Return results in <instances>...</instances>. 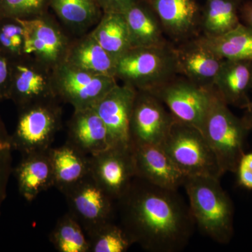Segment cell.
Listing matches in <instances>:
<instances>
[{
    "mask_svg": "<svg viewBox=\"0 0 252 252\" xmlns=\"http://www.w3.org/2000/svg\"><path fill=\"white\" fill-rule=\"evenodd\" d=\"M117 205L119 225L132 245L146 251L180 252L193 235L195 220L178 190L135 177Z\"/></svg>",
    "mask_w": 252,
    "mask_h": 252,
    "instance_id": "obj_1",
    "label": "cell"
},
{
    "mask_svg": "<svg viewBox=\"0 0 252 252\" xmlns=\"http://www.w3.org/2000/svg\"><path fill=\"white\" fill-rule=\"evenodd\" d=\"M183 187L192 216L200 231L220 245L229 243L234 233V207L220 179L189 177Z\"/></svg>",
    "mask_w": 252,
    "mask_h": 252,
    "instance_id": "obj_2",
    "label": "cell"
},
{
    "mask_svg": "<svg viewBox=\"0 0 252 252\" xmlns=\"http://www.w3.org/2000/svg\"><path fill=\"white\" fill-rule=\"evenodd\" d=\"M200 130L213 151L222 174L236 172L250 130L215 90Z\"/></svg>",
    "mask_w": 252,
    "mask_h": 252,
    "instance_id": "obj_3",
    "label": "cell"
},
{
    "mask_svg": "<svg viewBox=\"0 0 252 252\" xmlns=\"http://www.w3.org/2000/svg\"><path fill=\"white\" fill-rule=\"evenodd\" d=\"M177 74L172 47H132L116 62L115 77L137 91H153Z\"/></svg>",
    "mask_w": 252,
    "mask_h": 252,
    "instance_id": "obj_4",
    "label": "cell"
},
{
    "mask_svg": "<svg viewBox=\"0 0 252 252\" xmlns=\"http://www.w3.org/2000/svg\"><path fill=\"white\" fill-rule=\"evenodd\" d=\"M161 145L187 177L220 179L223 175L210 144L196 127L175 119Z\"/></svg>",
    "mask_w": 252,
    "mask_h": 252,
    "instance_id": "obj_5",
    "label": "cell"
},
{
    "mask_svg": "<svg viewBox=\"0 0 252 252\" xmlns=\"http://www.w3.org/2000/svg\"><path fill=\"white\" fill-rule=\"evenodd\" d=\"M56 99L19 109L17 124L11 135L14 150L24 155L46 152L61 126V109Z\"/></svg>",
    "mask_w": 252,
    "mask_h": 252,
    "instance_id": "obj_6",
    "label": "cell"
},
{
    "mask_svg": "<svg viewBox=\"0 0 252 252\" xmlns=\"http://www.w3.org/2000/svg\"><path fill=\"white\" fill-rule=\"evenodd\" d=\"M56 98L73 106L74 110L92 108L113 88L117 78L85 72L60 63L52 70Z\"/></svg>",
    "mask_w": 252,
    "mask_h": 252,
    "instance_id": "obj_7",
    "label": "cell"
},
{
    "mask_svg": "<svg viewBox=\"0 0 252 252\" xmlns=\"http://www.w3.org/2000/svg\"><path fill=\"white\" fill-rule=\"evenodd\" d=\"M69 212L80 223L88 238L114 221L115 201L90 175L64 192Z\"/></svg>",
    "mask_w": 252,
    "mask_h": 252,
    "instance_id": "obj_8",
    "label": "cell"
},
{
    "mask_svg": "<svg viewBox=\"0 0 252 252\" xmlns=\"http://www.w3.org/2000/svg\"><path fill=\"white\" fill-rule=\"evenodd\" d=\"M50 68L31 56L23 55L11 60L9 99L18 109L32 104L57 99Z\"/></svg>",
    "mask_w": 252,
    "mask_h": 252,
    "instance_id": "obj_9",
    "label": "cell"
},
{
    "mask_svg": "<svg viewBox=\"0 0 252 252\" xmlns=\"http://www.w3.org/2000/svg\"><path fill=\"white\" fill-rule=\"evenodd\" d=\"M175 120L157 96L149 91H137L129 128L130 147L161 144Z\"/></svg>",
    "mask_w": 252,
    "mask_h": 252,
    "instance_id": "obj_10",
    "label": "cell"
},
{
    "mask_svg": "<svg viewBox=\"0 0 252 252\" xmlns=\"http://www.w3.org/2000/svg\"><path fill=\"white\" fill-rule=\"evenodd\" d=\"M151 93L163 102L176 119L200 130L215 89H205L188 79L175 78Z\"/></svg>",
    "mask_w": 252,
    "mask_h": 252,
    "instance_id": "obj_11",
    "label": "cell"
},
{
    "mask_svg": "<svg viewBox=\"0 0 252 252\" xmlns=\"http://www.w3.org/2000/svg\"><path fill=\"white\" fill-rule=\"evenodd\" d=\"M89 159L91 176L117 203L136 177L132 148L113 146Z\"/></svg>",
    "mask_w": 252,
    "mask_h": 252,
    "instance_id": "obj_12",
    "label": "cell"
},
{
    "mask_svg": "<svg viewBox=\"0 0 252 252\" xmlns=\"http://www.w3.org/2000/svg\"><path fill=\"white\" fill-rule=\"evenodd\" d=\"M24 28L23 54L54 69L65 58L69 43L54 23L44 15L18 19Z\"/></svg>",
    "mask_w": 252,
    "mask_h": 252,
    "instance_id": "obj_13",
    "label": "cell"
},
{
    "mask_svg": "<svg viewBox=\"0 0 252 252\" xmlns=\"http://www.w3.org/2000/svg\"><path fill=\"white\" fill-rule=\"evenodd\" d=\"M137 90L117 84L94 105L108 130L113 146L130 147L129 128Z\"/></svg>",
    "mask_w": 252,
    "mask_h": 252,
    "instance_id": "obj_14",
    "label": "cell"
},
{
    "mask_svg": "<svg viewBox=\"0 0 252 252\" xmlns=\"http://www.w3.org/2000/svg\"><path fill=\"white\" fill-rule=\"evenodd\" d=\"M177 74L200 87L214 89L215 79L224 60L207 47L199 38L172 47Z\"/></svg>",
    "mask_w": 252,
    "mask_h": 252,
    "instance_id": "obj_15",
    "label": "cell"
},
{
    "mask_svg": "<svg viewBox=\"0 0 252 252\" xmlns=\"http://www.w3.org/2000/svg\"><path fill=\"white\" fill-rule=\"evenodd\" d=\"M136 177L162 188L178 190L187 177L169 157L161 144L131 147Z\"/></svg>",
    "mask_w": 252,
    "mask_h": 252,
    "instance_id": "obj_16",
    "label": "cell"
},
{
    "mask_svg": "<svg viewBox=\"0 0 252 252\" xmlns=\"http://www.w3.org/2000/svg\"><path fill=\"white\" fill-rule=\"evenodd\" d=\"M149 4L165 34L175 40L188 41L201 26L202 16L196 0H149Z\"/></svg>",
    "mask_w": 252,
    "mask_h": 252,
    "instance_id": "obj_17",
    "label": "cell"
},
{
    "mask_svg": "<svg viewBox=\"0 0 252 252\" xmlns=\"http://www.w3.org/2000/svg\"><path fill=\"white\" fill-rule=\"evenodd\" d=\"M67 142L88 156L112 147L108 130L94 107L74 110L68 124Z\"/></svg>",
    "mask_w": 252,
    "mask_h": 252,
    "instance_id": "obj_18",
    "label": "cell"
},
{
    "mask_svg": "<svg viewBox=\"0 0 252 252\" xmlns=\"http://www.w3.org/2000/svg\"><path fill=\"white\" fill-rule=\"evenodd\" d=\"M49 150L22 155L13 171L18 192L26 201L32 202L39 194L54 187V170Z\"/></svg>",
    "mask_w": 252,
    "mask_h": 252,
    "instance_id": "obj_19",
    "label": "cell"
},
{
    "mask_svg": "<svg viewBox=\"0 0 252 252\" xmlns=\"http://www.w3.org/2000/svg\"><path fill=\"white\" fill-rule=\"evenodd\" d=\"M252 87V61L224 60L217 74L214 89L228 104L246 109L248 91Z\"/></svg>",
    "mask_w": 252,
    "mask_h": 252,
    "instance_id": "obj_20",
    "label": "cell"
},
{
    "mask_svg": "<svg viewBox=\"0 0 252 252\" xmlns=\"http://www.w3.org/2000/svg\"><path fill=\"white\" fill-rule=\"evenodd\" d=\"M54 175V187L63 194L90 175L89 156L66 142L49 150Z\"/></svg>",
    "mask_w": 252,
    "mask_h": 252,
    "instance_id": "obj_21",
    "label": "cell"
},
{
    "mask_svg": "<svg viewBox=\"0 0 252 252\" xmlns=\"http://www.w3.org/2000/svg\"><path fill=\"white\" fill-rule=\"evenodd\" d=\"M132 47H163L168 45L165 31L152 6L137 1L124 13Z\"/></svg>",
    "mask_w": 252,
    "mask_h": 252,
    "instance_id": "obj_22",
    "label": "cell"
},
{
    "mask_svg": "<svg viewBox=\"0 0 252 252\" xmlns=\"http://www.w3.org/2000/svg\"><path fill=\"white\" fill-rule=\"evenodd\" d=\"M63 62L85 72L115 77V60L91 33L69 44Z\"/></svg>",
    "mask_w": 252,
    "mask_h": 252,
    "instance_id": "obj_23",
    "label": "cell"
},
{
    "mask_svg": "<svg viewBox=\"0 0 252 252\" xmlns=\"http://www.w3.org/2000/svg\"><path fill=\"white\" fill-rule=\"evenodd\" d=\"M199 39L220 59L252 61V29L243 23L221 35Z\"/></svg>",
    "mask_w": 252,
    "mask_h": 252,
    "instance_id": "obj_24",
    "label": "cell"
},
{
    "mask_svg": "<svg viewBox=\"0 0 252 252\" xmlns=\"http://www.w3.org/2000/svg\"><path fill=\"white\" fill-rule=\"evenodd\" d=\"M91 34L116 62L132 47L123 14L104 13L97 27Z\"/></svg>",
    "mask_w": 252,
    "mask_h": 252,
    "instance_id": "obj_25",
    "label": "cell"
},
{
    "mask_svg": "<svg viewBox=\"0 0 252 252\" xmlns=\"http://www.w3.org/2000/svg\"><path fill=\"white\" fill-rule=\"evenodd\" d=\"M243 0H207L201 18L205 35L225 34L240 24L239 9Z\"/></svg>",
    "mask_w": 252,
    "mask_h": 252,
    "instance_id": "obj_26",
    "label": "cell"
},
{
    "mask_svg": "<svg viewBox=\"0 0 252 252\" xmlns=\"http://www.w3.org/2000/svg\"><path fill=\"white\" fill-rule=\"evenodd\" d=\"M49 240L59 252H90L85 231L69 212L58 220Z\"/></svg>",
    "mask_w": 252,
    "mask_h": 252,
    "instance_id": "obj_27",
    "label": "cell"
},
{
    "mask_svg": "<svg viewBox=\"0 0 252 252\" xmlns=\"http://www.w3.org/2000/svg\"><path fill=\"white\" fill-rule=\"evenodd\" d=\"M49 2L60 19L71 28L84 29L99 17L100 8L94 0H49Z\"/></svg>",
    "mask_w": 252,
    "mask_h": 252,
    "instance_id": "obj_28",
    "label": "cell"
},
{
    "mask_svg": "<svg viewBox=\"0 0 252 252\" xmlns=\"http://www.w3.org/2000/svg\"><path fill=\"white\" fill-rule=\"evenodd\" d=\"M90 252H126L132 243L120 225L109 222L89 238Z\"/></svg>",
    "mask_w": 252,
    "mask_h": 252,
    "instance_id": "obj_29",
    "label": "cell"
},
{
    "mask_svg": "<svg viewBox=\"0 0 252 252\" xmlns=\"http://www.w3.org/2000/svg\"><path fill=\"white\" fill-rule=\"evenodd\" d=\"M49 0H0V14L3 18L27 20L43 16Z\"/></svg>",
    "mask_w": 252,
    "mask_h": 252,
    "instance_id": "obj_30",
    "label": "cell"
},
{
    "mask_svg": "<svg viewBox=\"0 0 252 252\" xmlns=\"http://www.w3.org/2000/svg\"><path fill=\"white\" fill-rule=\"evenodd\" d=\"M12 143L11 135L0 117V217L7 195V187L12 169Z\"/></svg>",
    "mask_w": 252,
    "mask_h": 252,
    "instance_id": "obj_31",
    "label": "cell"
},
{
    "mask_svg": "<svg viewBox=\"0 0 252 252\" xmlns=\"http://www.w3.org/2000/svg\"><path fill=\"white\" fill-rule=\"evenodd\" d=\"M11 60L0 51V101L9 99Z\"/></svg>",
    "mask_w": 252,
    "mask_h": 252,
    "instance_id": "obj_32",
    "label": "cell"
},
{
    "mask_svg": "<svg viewBox=\"0 0 252 252\" xmlns=\"http://www.w3.org/2000/svg\"><path fill=\"white\" fill-rule=\"evenodd\" d=\"M236 172L239 184L245 188L252 189V153L244 154Z\"/></svg>",
    "mask_w": 252,
    "mask_h": 252,
    "instance_id": "obj_33",
    "label": "cell"
},
{
    "mask_svg": "<svg viewBox=\"0 0 252 252\" xmlns=\"http://www.w3.org/2000/svg\"><path fill=\"white\" fill-rule=\"evenodd\" d=\"M104 13L124 12L140 0H94Z\"/></svg>",
    "mask_w": 252,
    "mask_h": 252,
    "instance_id": "obj_34",
    "label": "cell"
},
{
    "mask_svg": "<svg viewBox=\"0 0 252 252\" xmlns=\"http://www.w3.org/2000/svg\"><path fill=\"white\" fill-rule=\"evenodd\" d=\"M239 16L243 21V24L252 29V0L240 5Z\"/></svg>",
    "mask_w": 252,
    "mask_h": 252,
    "instance_id": "obj_35",
    "label": "cell"
},
{
    "mask_svg": "<svg viewBox=\"0 0 252 252\" xmlns=\"http://www.w3.org/2000/svg\"><path fill=\"white\" fill-rule=\"evenodd\" d=\"M244 125L249 130H252V112L247 110L244 117L242 118Z\"/></svg>",
    "mask_w": 252,
    "mask_h": 252,
    "instance_id": "obj_36",
    "label": "cell"
},
{
    "mask_svg": "<svg viewBox=\"0 0 252 252\" xmlns=\"http://www.w3.org/2000/svg\"><path fill=\"white\" fill-rule=\"evenodd\" d=\"M246 109L247 110L252 111V101L250 100V103H249Z\"/></svg>",
    "mask_w": 252,
    "mask_h": 252,
    "instance_id": "obj_37",
    "label": "cell"
},
{
    "mask_svg": "<svg viewBox=\"0 0 252 252\" xmlns=\"http://www.w3.org/2000/svg\"><path fill=\"white\" fill-rule=\"evenodd\" d=\"M3 18V17H2V16H1V14H0V20H1V18Z\"/></svg>",
    "mask_w": 252,
    "mask_h": 252,
    "instance_id": "obj_38",
    "label": "cell"
}]
</instances>
